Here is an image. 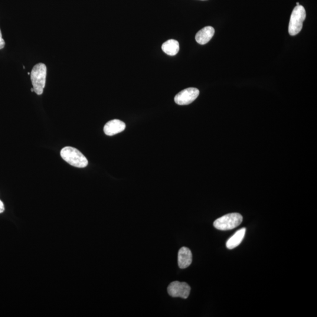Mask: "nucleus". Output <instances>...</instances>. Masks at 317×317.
<instances>
[{
  "instance_id": "f257e3e1",
  "label": "nucleus",
  "mask_w": 317,
  "mask_h": 317,
  "mask_svg": "<svg viewBox=\"0 0 317 317\" xmlns=\"http://www.w3.org/2000/svg\"><path fill=\"white\" fill-rule=\"evenodd\" d=\"M60 155L64 161L74 167L84 168L88 165L86 157L79 150L74 148L73 147H65L61 149Z\"/></svg>"
},
{
  "instance_id": "f03ea898",
  "label": "nucleus",
  "mask_w": 317,
  "mask_h": 317,
  "mask_svg": "<svg viewBox=\"0 0 317 317\" xmlns=\"http://www.w3.org/2000/svg\"><path fill=\"white\" fill-rule=\"evenodd\" d=\"M47 67L44 64L39 63L32 68L31 80L34 92L40 96L44 92L46 83Z\"/></svg>"
},
{
  "instance_id": "7ed1b4c3",
  "label": "nucleus",
  "mask_w": 317,
  "mask_h": 317,
  "mask_svg": "<svg viewBox=\"0 0 317 317\" xmlns=\"http://www.w3.org/2000/svg\"><path fill=\"white\" fill-rule=\"evenodd\" d=\"M306 18V11L303 5H297L294 8L289 26V32L290 35L298 34L302 31L303 22Z\"/></svg>"
},
{
  "instance_id": "20e7f679",
  "label": "nucleus",
  "mask_w": 317,
  "mask_h": 317,
  "mask_svg": "<svg viewBox=\"0 0 317 317\" xmlns=\"http://www.w3.org/2000/svg\"><path fill=\"white\" fill-rule=\"evenodd\" d=\"M243 221V216L240 213H233L225 214L214 221V227L220 230L233 229L239 225Z\"/></svg>"
},
{
  "instance_id": "39448f33",
  "label": "nucleus",
  "mask_w": 317,
  "mask_h": 317,
  "mask_svg": "<svg viewBox=\"0 0 317 317\" xmlns=\"http://www.w3.org/2000/svg\"><path fill=\"white\" fill-rule=\"evenodd\" d=\"M191 287L185 282H179L178 281L169 284L168 292L172 297H181L182 299H188L191 293Z\"/></svg>"
},
{
  "instance_id": "423d86ee",
  "label": "nucleus",
  "mask_w": 317,
  "mask_h": 317,
  "mask_svg": "<svg viewBox=\"0 0 317 317\" xmlns=\"http://www.w3.org/2000/svg\"><path fill=\"white\" fill-rule=\"evenodd\" d=\"M199 90L195 88H189L181 91L175 97V101L179 106L191 104L199 96Z\"/></svg>"
},
{
  "instance_id": "0eeeda50",
  "label": "nucleus",
  "mask_w": 317,
  "mask_h": 317,
  "mask_svg": "<svg viewBox=\"0 0 317 317\" xmlns=\"http://www.w3.org/2000/svg\"><path fill=\"white\" fill-rule=\"evenodd\" d=\"M125 128V123L118 119H113L106 124L104 131L107 136H113L123 132Z\"/></svg>"
},
{
  "instance_id": "6e6552de",
  "label": "nucleus",
  "mask_w": 317,
  "mask_h": 317,
  "mask_svg": "<svg viewBox=\"0 0 317 317\" xmlns=\"http://www.w3.org/2000/svg\"><path fill=\"white\" fill-rule=\"evenodd\" d=\"M192 262V254L189 248L183 247L178 253V265L181 269H186Z\"/></svg>"
},
{
  "instance_id": "1a4fd4ad",
  "label": "nucleus",
  "mask_w": 317,
  "mask_h": 317,
  "mask_svg": "<svg viewBox=\"0 0 317 317\" xmlns=\"http://www.w3.org/2000/svg\"><path fill=\"white\" fill-rule=\"evenodd\" d=\"M214 29L211 26H208L199 31L196 35V42L199 44L205 45L210 41L214 34Z\"/></svg>"
},
{
  "instance_id": "9d476101",
  "label": "nucleus",
  "mask_w": 317,
  "mask_h": 317,
  "mask_svg": "<svg viewBox=\"0 0 317 317\" xmlns=\"http://www.w3.org/2000/svg\"><path fill=\"white\" fill-rule=\"evenodd\" d=\"M246 228H242L237 231L233 236L227 240L226 243L227 248L230 250L233 249V248L237 247L238 245H240L241 241L243 240L245 234H246Z\"/></svg>"
},
{
  "instance_id": "9b49d317",
  "label": "nucleus",
  "mask_w": 317,
  "mask_h": 317,
  "mask_svg": "<svg viewBox=\"0 0 317 317\" xmlns=\"http://www.w3.org/2000/svg\"><path fill=\"white\" fill-rule=\"evenodd\" d=\"M162 49L166 54L174 56L179 51V42L175 40H168L163 44Z\"/></svg>"
},
{
  "instance_id": "f8f14e48",
  "label": "nucleus",
  "mask_w": 317,
  "mask_h": 317,
  "mask_svg": "<svg viewBox=\"0 0 317 317\" xmlns=\"http://www.w3.org/2000/svg\"><path fill=\"white\" fill-rule=\"evenodd\" d=\"M5 46V41L2 38L1 29H0V50L4 48Z\"/></svg>"
},
{
  "instance_id": "ddd939ff",
  "label": "nucleus",
  "mask_w": 317,
  "mask_h": 317,
  "mask_svg": "<svg viewBox=\"0 0 317 317\" xmlns=\"http://www.w3.org/2000/svg\"><path fill=\"white\" fill-rule=\"evenodd\" d=\"M5 211L4 205L3 202L0 200V213H3Z\"/></svg>"
},
{
  "instance_id": "4468645a",
  "label": "nucleus",
  "mask_w": 317,
  "mask_h": 317,
  "mask_svg": "<svg viewBox=\"0 0 317 317\" xmlns=\"http://www.w3.org/2000/svg\"><path fill=\"white\" fill-rule=\"evenodd\" d=\"M31 91H32V92H34V88H31Z\"/></svg>"
},
{
  "instance_id": "2eb2a0df",
  "label": "nucleus",
  "mask_w": 317,
  "mask_h": 317,
  "mask_svg": "<svg viewBox=\"0 0 317 317\" xmlns=\"http://www.w3.org/2000/svg\"><path fill=\"white\" fill-rule=\"evenodd\" d=\"M300 5L299 2H297V5Z\"/></svg>"
},
{
  "instance_id": "dca6fc26",
  "label": "nucleus",
  "mask_w": 317,
  "mask_h": 317,
  "mask_svg": "<svg viewBox=\"0 0 317 317\" xmlns=\"http://www.w3.org/2000/svg\"><path fill=\"white\" fill-rule=\"evenodd\" d=\"M28 75H30V73H28Z\"/></svg>"
}]
</instances>
